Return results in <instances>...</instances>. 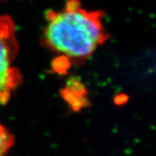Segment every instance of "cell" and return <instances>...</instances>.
Segmentation results:
<instances>
[{"label":"cell","instance_id":"1","mask_svg":"<svg viewBox=\"0 0 156 156\" xmlns=\"http://www.w3.org/2000/svg\"><path fill=\"white\" fill-rule=\"evenodd\" d=\"M45 22L44 46L73 61L88 59L109 38L104 13L83 8L79 0H68L60 10L48 11Z\"/></svg>","mask_w":156,"mask_h":156},{"label":"cell","instance_id":"4","mask_svg":"<svg viewBox=\"0 0 156 156\" xmlns=\"http://www.w3.org/2000/svg\"><path fill=\"white\" fill-rule=\"evenodd\" d=\"M1 1H2V0H0V2H1Z\"/></svg>","mask_w":156,"mask_h":156},{"label":"cell","instance_id":"3","mask_svg":"<svg viewBox=\"0 0 156 156\" xmlns=\"http://www.w3.org/2000/svg\"><path fill=\"white\" fill-rule=\"evenodd\" d=\"M14 144V135L0 122V156H6Z\"/></svg>","mask_w":156,"mask_h":156},{"label":"cell","instance_id":"2","mask_svg":"<svg viewBox=\"0 0 156 156\" xmlns=\"http://www.w3.org/2000/svg\"><path fill=\"white\" fill-rule=\"evenodd\" d=\"M19 50L14 20L0 15V105H6L22 83L19 70L14 66Z\"/></svg>","mask_w":156,"mask_h":156}]
</instances>
